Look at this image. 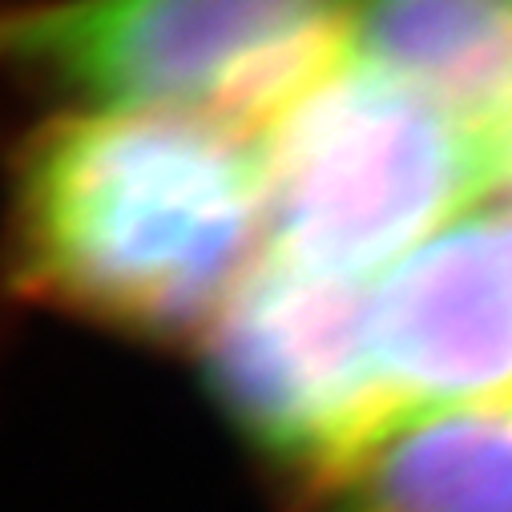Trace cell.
Masks as SVG:
<instances>
[{
  "label": "cell",
  "mask_w": 512,
  "mask_h": 512,
  "mask_svg": "<svg viewBox=\"0 0 512 512\" xmlns=\"http://www.w3.org/2000/svg\"><path fill=\"white\" fill-rule=\"evenodd\" d=\"M303 512H512V396L396 408L307 472Z\"/></svg>",
  "instance_id": "8992f818"
},
{
  "label": "cell",
  "mask_w": 512,
  "mask_h": 512,
  "mask_svg": "<svg viewBox=\"0 0 512 512\" xmlns=\"http://www.w3.org/2000/svg\"><path fill=\"white\" fill-rule=\"evenodd\" d=\"M504 230H508V242H512V214L504 218Z\"/></svg>",
  "instance_id": "9c48e42d"
},
{
  "label": "cell",
  "mask_w": 512,
  "mask_h": 512,
  "mask_svg": "<svg viewBox=\"0 0 512 512\" xmlns=\"http://www.w3.org/2000/svg\"><path fill=\"white\" fill-rule=\"evenodd\" d=\"M267 246L254 134L158 109H69L25 138L9 190V271L85 323L206 331Z\"/></svg>",
  "instance_id": "6da1fadb"
},
{
  "label": "cell",
  "mask_w": 512,
  "mask_h": 512,
  "mask_svg": "<svg viewBox=\"0 0 512 512\" xmlns=\"http://www.w3.org/2000/svg\"><path fill=\"white\" fill-rule=\"evenodd\" d=\"M496 170L504 182H512V121H508V130L496 138Z\"/></svg>",
  "instance_id": "ba28073f"
},
{
  "label": "cell",
  "mask_w": 512,
  "mask_h": 512,
  "mask_svg": "<svg viewBox=\"0 0 512 512\" xmlns=\"http://www.w3.org/2000/svg\"><path fill=\"white\" fill-rule=\"evenodd\" d=\"M210 388L267 452L311 472L396 412L375 351L371 291L263 259L202 331Z\"/></svg>",
  "instance_id": "277c9868"
},
{
  "label": "cell",
  "mask_w": 512,
  "mask_h": 512,
  "mask_svg": "<svg viewBox=\"0 0 512 512\" xmlns=\"http://www.w3.org/2000/svg\"><path fill=\"white\" fill-rule=\"evenodd\" d=\"M379 367L396 408L512 396V242L500 218H460L371 291Z\"/></svg>",
  "instance_id": "5b68a950"
},
{
  "label": "cell",
  "mask_w": 512,
  "mask_h": 512,
  "mask_svg": "<svg viewBox=\"0 0 512 512\" xmlns=\"http://www.w3.org/2000/svg\"><path fill=\"white\" fill-rule=\"evenodd\" d=\"M351 45L492 146L508 130L512 0H351Z\"/></svg>",
  "instance_id": "52a82bcc"
},
{
  "label": "cell",
  "mask_w": 512,
  "mask_h": 512,
  "mask_svg": "<svg viewBox=\"0 0 512 512\" xmlns=\"http://www.w3.org/2000/svg\"><path fill=\"white\" fill-rule=\"evenodd\" d=\"M351 0H21L0 69L101 101L267 125L343 61Z\"/></svg>",
  "instance_id": "3957f363"
},
{
  "label": "cell",
  "mask_w": 512,
  "mask_h": 512,
  "mask_svg": "<svg viewBox=\"0 0 512 512\" xmlns=\"http://www.w3.org/2000/svg\"><path fill=\"white\" fill-rule=\"evenodd\" d=\"M271 259L363 283L500 178L496 146L367 61H339L259 138Z\"/></svg>",
  "instance_id": "7a4b0ae2"
}]
</instances>
